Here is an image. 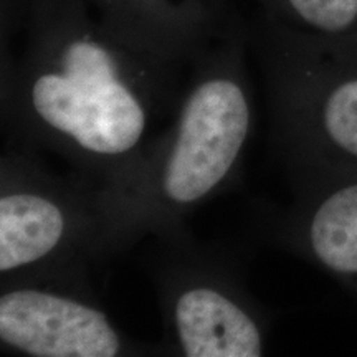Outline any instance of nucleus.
<instances>
[{
  "instance_id": "f257e3e1",
  "label": "nucleus",
  "mask_w": 357,
  "mask_h": 357,
  "mask_svg": "<svg viewBox=\"0 0 357 357\" xmlns=\"http://www.w3.org/2000/svg\"><path fill=\"white\" fill-rule=\"evenodd\" d=\"M19 29L2 61L7 144L55 154L100 190L118 184L171 119L187 68L126 43L84 0H24Z\"/></svg>"
},
{
  "instance_id": "f03ea898",
  "label": "nucleus",
  "mask_w": 357,
  "mask_h": 357,
  "mask_svg": "<svg viewBox=\"0 0 357 357\" xmlns=\"http://www.w3.org/2000/svg\"><path fill=\"white\" fill-rule=\"evenodd\" d=\"M248 26L234 17L187 66L166 128L109 189H98L105 258L182 231L185 218L234 185L255 128Z\"/></svg>"
},
{
  "instance_id": "7ed1b4c3",
  "label": "nucleus",
  "mask_w": 357,
  "mask_h": 357,
  "mask_svg": "<svg viewBox=\"0 0 357 357\" xmlns=\"http://www.w3.org/2000/svg\"><path fill=\"white\" fill-rule=\"evenodd\" d=\"M248 33L275 144L298 185L357 176V42L294 32L260 13Z\"/></svg>"
},
{
  "instance_id": "20e7f679",
  "label": "nucleus",
  "mask_w": 357,
  "mask_h": 357,
  "mask_svg": "<svg viewBox=\"0 0 357 357\" xmlns=\"http://www.w3.org/2000/svg\"><path fill=\"white\" fill-rule=\"evenodd\" d=\"M105 260L98 187L65 177L38 153L7 144L0 158V281L88 278Z\"/></svg>"
},
{
  "instance_id": "39448f33",
  "label": "nucleus",
  "mask_w": 357,
  "mask_h": 357,
  "mask_svg": "<svg viewBox=\"0 0 357 357\" xmlns=\"http://www.w3.org/2000/svg\"><path fill=\"white\" fill-rule=\"evenodd\" d=\"M153 245L149 273L162 316L166 354H265L266 314L227 258L195 242L189 229L154 236Z\"/></svg>"
},
{
  "instance_id": "423d86ee",
  "label": "nucleus",
  "mask_w": 357,
  "mask_h": 357,
  "mask_svg": "<svg viewBox=\"0 0 357 357\" xmlns=\"http://www.w3.org/2000/svg\"><path fill=\"white\" fill-rule=\"evenodd\" d=\"M0 347L25 357L151 354L119 328L89 278L0 281Z\"/></svg>"
},
{
  "instance_id": "0eeeda50",
  "label": "nucleus",
  "mask_w": 357,
  "mask_h": 357,
  "mask_svg": "<svg viewBox=\"0 0 357 357\" xmlns=\"http://www.w3.org/2000/svg\"><path fill=\"white\" fill-rule=\"evenodd\" d=\"M124 42L187 68L234 15L223 0H84Z\"/></svg>"
},
{
  "instance_id": "6e6552de",
  "label": "nucleus",
  "mask_w": 357,
  "mask_h": 357,
  "mask_svg": "<svg viewBox=\"0 0 357 357\" xmlns=\"http://www.w3.org/2000/svg\"><path fill=\"white\" fill-rule=\"evenodd\" d=\"M298 194L281 242L357 293V176L307 182Z\"/></svg>"
},
{
  "instance_id": "1a4fd4ad",
  "label": "nucleus",
  "mask_w": 357,
  "mask_h": 357,
  "mask_svg": "<svg viewBox=\"0 0 357 357\" xmlns=\"http://www.w3.org/2000/svg\"><path fill=\"white\" fill-rule=\"evenodd\" d=\"M260 15L294 32L357 42V0H255Z\"/></svg>"
},
{
  "instance_id": "9d476101",
  "label": "nucleus",
  "mask_w": 357,
  "mask_h": 357,
  "mask_svg": "<svg viewBox=\"0 0 357 357\" xmlns=\"http://www.w3.org/2000/svg\"><path fill=\"white\" fill-rule=\"evenodd\" d=\"M2 8H6V10H13V8H19L22 6V0H2Z\"/></svg>"
}]
</instances>
